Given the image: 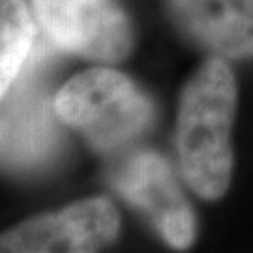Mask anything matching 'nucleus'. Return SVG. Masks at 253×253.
Here are the masks:
<instances>
[{"mask_svg": "<svg viewBox=\"0 0 253 253\" xmlns=\"http://www.w3.org/2000/svg\"><path fill=\"white\" fill-rule=\"evenodd\" d=\"M182 36L223 60H253V0H163Z\"/></svg>", "mask_w": 253, "mask_h": 253, "instance_id": "obj_6", "label": "nucleus"}, {"mask_svg": "<svg viewBox=\"0 0 253 253\" xmlns=\"http://www.w3.org/2000/svg\"><path fill=\"white\" fill-rule=\"evenodd\" d=\"M38 23L64 53L118 64L133 47V27L117 0H34Z\"/></svg>", "mask_w": 253, "mask_h": 253, "instance_id": "obj_3", "label": "nucleus"}, {"mask_svg": "<svg viewBox=\"0 0 253 253\" xmlns=\"http://www.w3.org/2000/svg\"><path fill=\"white\" fill-rule=\"evenodd\" d=\"M51 120L45 109H27L4 113L2 118V156L4 163H23L36 158L49 145Z\"/></svg>", "mask_w": 253, "mask_h": 253, "instance_id": "obj_8", "label": "nucleus"}, {"mask_svg": "<svg viewBox=\"0 0 253 253\" xmlns=\"http://www.w3.org/2000/svg\"><path fill=\"white\" fill-rule=\"evenodd\" d=\"M54 115L96 150H115L143 135L154 120V103L131 77L113 68H88L56 92Z\"/></svg>", "mask_w": 253, "mask_h": 253, "instance_id": "obj_2", "label": "nucleus"}, {"mask_svg": "<svg viewBox=\"0 0 253 253\" xmlns=\"http://www.w3.org/2000/svg\"><path fill=\"white\" fill-rule=\"evenodd\" d=\"M238 84L227 60L208 56L184 83L176 107L174 143L182 176L197 197L219 201L233 180V124Z\"/></svg>", "mask_w": 253, "mask_h": 253, "instance_id": "obj_1", "label": "nucleus"}, {"mask_svg": "<svg viewBox=\"0 0 253 253\" xmlns=\"http://www.w3.org/2000/svg\"><path fill=\"white\" fill-rule=\"evenodd\" d=\"M113 186L150 221L165 244L178 252L191 248L197 235L195 212L162 154H131L113 174Z\"/></svg>", "mask_w": 253, "mask_h": 253, "instance_id": "obj_5", "label": "nucleus"}, {"mask_svg": "<svg viewBox=\"0 0 253 253\" xmlns=\"http://www.w3.org/2000/svg\"><path fill=\"white\" fill-rule=\"evenodd\" d=\"M34 21L25 0H0V96L9 88L30 54L34 43Z\"/></svg>", "mask_w": 253, "mask_h": 253, "instance_id": "obj_7", "label": "nucleus"}, {"mask_svg": "<svg viewBox=\"0 0 253 253\" xmlns=\"http://www.w3.org/2000/svg\"><path fill=\"white\" fill-rule=\"evenodd\" d=\"M120 212L105 197H86L56 212L28 217L0 236L2 253H90L120 235Z\"/></svg>", "mask_w": 253, "mask_h": 253, "instance_id": "obj_4", "label": "nucleus"}]
</instances>
